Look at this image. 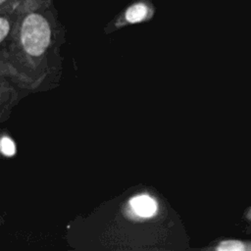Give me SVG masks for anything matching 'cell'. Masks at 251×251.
Wrapping results in <instances>:
<instances>
[{"mask_svg": "<svg viewBox=\"0 0 251 251\" xmlns=\"http://www.w3.org/2000/svg\"><path fill=\"white\" fill-rule=\"evenodd\" d=\"M22 43L30 55H40L50 42V27L47 21L38 14L28 15L23 23Z\"/></svg>", "mask_w": 251, "mask_h": 251, "instance_id": "6da1fadb", "label": "cell"}, {"mask_svg": "<svg viewBox=\"0 0 251 251\" xmlns=\"http://www.w3.org/2000/svg\"><path fill=\"white\" fill-rule=\"evenodd\" d=\"M130 205L134 212L141 217L154 215L157 209L156 202L147 195H139L130 200Z\"/></svg>", "mask_w": 251, "mask_h": 251, "instance_id": "7a4b0ae2", "label": "cell"}, {"mask_svg": "<svg viewBox=\"0 0 251 251\" xmlns=\"http://www.w3.org/2000/svg\"><path fill=\"white\" fill-rule=\"evenodd\" d=\"M148 6L144 3H136L127 8L126 11V20L128 23L134 24L143 21L148 15Z\"/></svg>", "mask_w": 251, "mask_h": 251, "instance_id": "3957f363", "label": "cell"}, {"mask_svg": "<svg viewBox=\"0 0 251 251\" xmlns=\"http://www.w3.org/2000/svg\"><path fill=\"white\" fill-rule=\"evenodd\" d=\"M216 249L221 251H239L251 249V246H248L246 243H243L238 240H226L221 242L216 247Z\"/></svg>", "mask_w": 251, "mask_h": 251, "instance_id": "277c9868", "label": "cell"}, {"mask_svg": "<svg viewBox=\"0 0 251 251\" xmlns=\"http://www.w3.org/2000/svg\"><path fill=\"white\" fill-rule=\"evenodd\" d=\"M1 151L6 156H13L15 154L16 148H15V145H14L12 139H10L7 136L2 137V139H1Z\"/></svg>", "mask_w": 251, "mask_h": 251, "instance_id": "5b68a950", "label": "cell"}, {"mask_svg": "<svg viewBox=\"0 0 251 251\" xmlns=\"http://www.w3.org/2000/svg\"><path fill=\"white\" fill-rule=\"evenodd\" d=\"M9 31V23L5 18L0 19V41H3Z\"/></svg>", "mask_w": 251, "mask_h": 251, "instance_id": "8992f818", "label": "cell"}, {"mask_svg": "<svg viewBox=\"0 0 251 251\" xmlns=\"http://www.w3.org/2000/svg\"><path fill=\"white\" fill-rule=\"evenodd\" d=\"M4 2H5V0H0V3H1V4H3Z\"/></svg>", "mask_w": 251, "mask_h": 251, "instance_id": "52a82bcc", "label": "cell"}]
</instances>
